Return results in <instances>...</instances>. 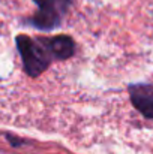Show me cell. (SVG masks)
I'll list each match as a JSON object with an SVG mask.
<instances>
[{"label":"cell","mask_w":153,"mask_h":154,"mask_svg":"<svg viewBox=\"0 0 153 154\" xmlns=\"http://www.w3.org/2000/svg\"><path fill=\"white\" fill-rule=\"evenodd\" d=\"M15 42H17V50L23 60L24 70L32 78L39 76L56 60L50 38L32 39L26 35H20L17 36Z\"/></svg>","instance_id":"6da1fadb"},{"label":"cell","mask_w":153,"mask_h":154,"mask_svg":"<svg viewBox=\"0 0 153 154\" xmlns=\"http://www.w3.org/2000/svg\"><path fill=\"white\" fill-rule=\"evenodd\" d=\"M38 5V12L27 21L39 30H54L60 26L63 17L69 11L74 0H33Z\"/></svg>","instance_id":"7a4b0ae2"},{"label":"cell","mask_w":153,"mask_h":154,"mask_svg":"<svg viewBox=\"0 0 153 154\" xmlns=\"http://www.w3.org/2000/svg\"><path fill=\"white\" fill-rule=\"evenodd\" d=\"M134 108L146 118L153 120V84L137 82L128 87Z\"/></svg>","instance_id":"3957f363"},{"label":"cell","mask_w":153,"mask_h":154,"mask_svg":"<svg viewBox=\"0 0 153 154\" xmlns=\"http://www.w3.org/2000/svg\"><path fill=\"white\" fill-rule=\"evenodd\" d=\"M50 41H51V48H53L56 60H66V58L74 55V52H75V42L69 36L62 35V36L50 38Z\"/></svg>","instance_id":"277c9868"}]
</instances>
